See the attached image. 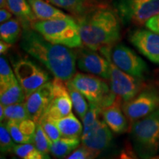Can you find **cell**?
<instances>
[{"instance_id":"24","label":"cell","mask_w":159,"mask_h":159,"mask_svg":"<svg viewBox=\"0 0 159 159\" xmlns=\"http://www.w3.org/2000/svg\"><path fill=\"white\" fill-rule=\"evenodd\" d=\"M49 3L64 9L77 16L83 15L89 11L87 0H47Z\"/></svg>"},{"instance_id":"31","label":"cell","mask_w":159,"mask_h":159,"mask_svg":"<svg viewBox=\"0 0 159 159\" xmlns=\"http://www.w3.org/2000/svg\"><path fill=\"white\" fill-rule=\"evenodd\" d=\"M89 109L84 118L82 119L83 124V130H87L94 124V122L102 116V108L98 105L89 102Z\"/></svg>"},{"instance_id":"29","label":"cell","mask_w":159,"mask_h":159,"mask_svg":"<svg viewBox=\"0 0 159 159\" xmlns=\"http://www.w3.org/2000/svg\"><path fill=\"white\" fill-rule=\"evenodd\" d=\"M15 147L14 140L12 138L6 123L1 122L0 125V149L2 153L12 152Z\"/></svg>"},{"instance_id":"17","label":"cell","mask_w":159,"mask_h":159,"mask_svg":"<svg viewBox=\"0 0 159 159\" xmlns=\"http://www.w3.org/2000/svg\"><path fill=\"white\" fill-rule=\"evenodd\" d=\"M6 125L15 142L18 144L33 142L37 123L31 119L21 121L7 120Z\"/></svg>"},{"instance_id":"38","label":"cell","mask_w":159,"mask_h":159,"mask_svg":"<svg viewBox=\"0 0 159 159\" xmlns=\"http://www.w3.org/2000/svg\"><path fill=\"white\" fill-rule=\"evenodd\" d=\"M0 7L1 8H7V0H0Z\"/></svg>"},{"instance_id":"14","label":"cell","mask_w":159,"mask_h":159,"mask_svg":"<svg viewBox=\"0 0 159 159\" xmlns=\"http://www.w3.org/2000/svg\"><path fill=\"white\" fill-rule=\"evenodd\" d=\"M82 144L97 153H100L110 145L113 136L111 129L101 116L81 135Z\"/></svg>"},{"instance_id":"3","label":"cell","mask_w":159,"mask_h":159,"mask_svg":"<svg viewBox=\"0 0 159 159\" xmlns=\"http://www.w3.org/2000/svg\"><path fill=\"white\" fill-rule=\"evenodd\" d=\"M130 138L135 152L142 158H152L159 152V108L133 123Z\"/></svg>"},{"instance_id":"30","label":"cell","mask_w":159,"mask_h":159,"mask_svg":"<svg viewBox=\"0 0 159 159\" xmlns=\"http://www.w3.org/2000/svg\"><path fill=\"white\" fill-rule=\"evenodd\" d=\"M39 123L41 125L43 130H44L45 134H47L51 142H55L61 137V132H60L58 128L52 119L47 118V117L42 116L40 119Z\"/></svg>"},{"instance_id":"33","label":"cell","mask_w":159,"mask_h":159,"mask_svg":"<svg viewBox=\"0 0 159 159\" xmlns=\"http://www.w3.org/2000/svg\"><path fill=\"white\" fill-rule=\"evenodd\" d=\"M99 153L94 152L90 148H87L82 144V146L77 148L73 151L69 156H67L68 159H91L98 156Z\"/></svg>"},{"instance_id":"25","label":"cell","mask_w":159,"mask_h":159,"mask_svg":"<svg viewBox=\"0 0 159 159\" xmlns=\"http://www.w3.org/2000/svg\"><path fill=\"white\" fill-rule=\"evenodd\" d=\"M66 84L70 94L73 108L82 120L88 111L89 105L87 103L85 97L83 96L82 93L75 88V86L70 82V80L66 81Z\"/></svg>"},{"instance_id":"12","label":"cell","mask_w":159,"mask_h":159,"mask_svg":"<svg viewBox=\"0 0 159 159\" xmlns=\"http://www.w3.org/2000/svg\"><path fill=\"white\" fill-rule=\"evenodd\" d=\"M76 53L77 64L80 70L109 80L110 65L106 57L88 47L77 49Z\"/></svg>"},{"instance_id":"34","label":"cell","mask_w":159,"mask_h":159,"mask_svg":"<svg viewBox=\"0 0 159 159\" xmlns=\"http://www.w3.org/2000/svg\"><path fill=\"white\" fill-rule=\"evenodd\" d=\"M145 25H146L147 28L156 32L159 34V13L156 16L151 18L150 20H148L145 24Z\"/></svg>"},{"instance_id":"16","label":"cell","mask_w":159,"mask_h":159,"mask_svg":"<svg viewBox=\"0 0 159 159\" xmlns=\"http://www.w3.org/2000/svg\"><path fill=\"white\" fill-rule=\"evenodd\" d=\"M122 99H117L112 104L102 108V116L104 121L113 132L123 134L128 129V118L121 109Z\"/></svg>"},{"instance_id":"9","label":"cell","mask_w":159,"mask_h":159,"mask_svg":"<svg viewBox=\"0 0 159 159\" xmlns=\"http://www.w3.org/2000/svg\"><path fill=\"white\" fill-rule=\"evenodd\" d=\"M118 10L124 19L144 25L159 13V0H121Z\"/></svg>"},{"instance_id":"37","label":"cell","mask_w":159,"mask_h":159,"mask_svg":"<svg viewBox=\"0 0 159 159\" xmlns=\"http://www.w3.org/2000/svg\"><path fill=\"white\" fill-rule=\"evenodd\" d=\"M5 120V106L2 104L0 105V121L2 122Z\"/></svg>"},{"instance_id":"23","label":"cell","mask_w":159,"mask_h":159,"mask_svg":"<svg viewBox=\"0 0 159 159\" xmlns=\"http://www.w3.org/2000/svg\"><path fill=\"white\" fill-rule=\"evenodd\" d=\"M18 19H12L5 22L2 23L0 26V38L5 42L11 43H16L21 35V25Z\"/></svg>"},{"instance_id":"1","label":"cell","mask_w":159,"mask_h":159,"mask_svg":"<svg viewBox=\"0 0 159 159\" xmlns=\"http://www.w3.org/2000/svg\"><path fill=\"white\" fill-rule=\"evenodd\" d=\"M20 46L24 51L44 65L55 77L66 82L76 74V51L49 42L34 29L24 28Z\"/></svg>"},{"instance_id":"20","label":"cell","mask_w":159,"mask_h":159,"mask_svg":"<svg viewBox=\"0 0 159 159\" xmlns=\"http://www.w3.org/2000/svg\"><path fill=\"white\" fill-rule=\"evenodd\" d=\"M25 93L17 78L12 82L0 86V102L4 106L25 102Z\"/></svg>"},{"instance_id":"4","label":"cell","mask_w":159,"mask_h":159,"mask_svg":"<svg viewBox=\"0 0 159 159\" xmlns=\"http://www.w3.org/2000/svg\"><path fill=\"white\" fill-rule=\"evenodd\" d=\"M33 29L39 33L47 41L69 48H80L83 44L77 21L69 16L44 21H36Z\"/></svg>"},{"instance_id":"27","label":"cell","mask_w":159,"mask_h":159,"mask_svg":"<svg viewBox=\"0 0 159 159\" xmlns=\"http://www.w3.org/2000/svg\"><path fill=\"white\" fill-rule=\"evenodd\" d=\"M29 119L25 102H19L5 106V119L21 121Z\"/></svg>"},{"instance_id":"5","label":"cell","mask_w":159,"mask_h":159,"mask_svg":"<svg viewBox=\"0 0 159 159\" xmlns=\"http://www.w3.org/2000/svg\"><path fill=\"white\" fill-rule=\"evenodd\" d=\"M70 82L82 93L89 102L98 105L101 108L111 105L118 97L107 83L96 75L76 73Z\"/></svg>"},{"instance_id":"11","label":"cell","mask_w":159,"mask_h":159,"mask_svg":"<svg viewBox=\"0 0 159 159\" xmlns=\"http://www.w3.org/2000/svg\"><path fill=\"white\" fill-rule=\"evenodd\" d=\"M52 83L53 97L50 105L42 116L54 120L62 118L71 113L73 105L65 81L55 77Z\"/></svg>"},{"instance_id":"8","label":"cell","mask_w":159,"mask_h":159,"mask_svg":"<svg viewBox=\"0 0 159 159\" xmlns=\"http://www.w3.org/2000/svg\"><path fill=\"white\" fill-rule=\"evenodd\" d=\"M159 108V93L154 89H146L128 102L122 110L129 121L134 122Z\"/></svg>"},{"instance_id":"26","label":"cell","mask_w":159,"mask_h":159,"mask_svg":"<svg viewBox=\"0 0 159 159\" xmlns=\"http://www.w3.org/2000/svg\"><path fill=\"white\" fill-rule=\"evenodd\" d=\"M13 152L19 158L23 159H43L49 158L48 154L38 150L33 143H25L15 145Z\"/></svg>"},{"instance_id":"22","label":"cell","mask_w":159,"mask_h":159,"mask_svg":"<svg viewBox=\"0 0 159 159\" xmlns=\"http://www.w3.org/2000/svg\"><path fill=\"white\" fill-rule=\"evenodd\" d=\"M80 142V138H69L61 136L55 142H51L49 152L57 158H63L69 156L78 148Z\"/></svg>"},{"instance_id":"10","label":"cell","mask_w":159,"mask_h":159,"mask_svg":"<svg viewBox=\"0 0 159 159\" xmlns=\"http://www.w3.org/2000/svg\"><path fill=\"white\" fill-rule=\"evenodd\" d=\"M112 62L128 74L142 79L148 71V65L142 57L128 47L118 43L111 49Z\"/></svg>"},{"instance_id":"32","label":"cell","mask_w":159,"mask_h":159,"mask_svg":"<svg viewBox=\"0 0 159 159\" xmlns=\"http://www.w3.org/2000/svg\"><path fill=\"white\" fill-rule=\"evenodd\" d=\"M16 79L14 71L12 70L3 56L0 57V86H2Z\"/></svg>"},{"instance_id":"19","label":"cell","mask_w":159,"mask_h":159,"mask_svg":"<svg viewBox=\"0 0 159 159\" xmlns=\"http://www.w3.org/2000/svg\"><path fill=\"white\" fill-rule=\"evenodd\" d=\"M34 12L37 19L40 21L52 20L58 19H66L69 16L61 10L53 7L44 0H27Z\"/></svg>"},{"instance_id":"28","label":"cell","mask_w":159,"mask_h":159,"mask_svg":"<svg viewBox=\"0 0 159 159\" xmlns=\"http://www.w3.org/2000/svg\"><path fill=\"white\" fill-rule=\"evenodd\" d=\"M33 144L35 145L38 150L43 153L49 155V152H49V147H50L51 142L49 141L47 134H45L41 125L39 122L37 123L36 125Z\"/></svg>"},{"instance_id":"7","label":"cell","mask_w":159,"mask_h":159,"mask_svg":"<svg viewBox=\"0 0 159 159\" xmlns=\"http://www.w3.org/2000/svg\"><path fill=\"white\" fill-rule=\"evenodd\" d=\"M13 66L16 77L26 97L49 82L48 73L30 60L21 58L13 63Z\"/></svg>"},{"instance_id":"35","label":"cell","mask_w":159,"mask_h":159,"mask_svg":"<svg viewBox=\"0 0 159 159\" xmlns=\"http://www.w3.org/2000/svg\"><path fill=\"white\" fill-rule=\"evenodd\" d=\"M12 14L11 11L7 8H1L0 10V22L4 23L8 21L12 18Z\"/></svg>"},{"instance_id":"6","label":"cell","mask_w":159,"mask_h":159,"mask_svg":"<svg viewBox=\"0 0 159 159\" xmlns=\"http://www.w3.org/2000/svg\"><path fill=\"white\" fill-rule=\"evenodd\" d=\"M112 49V48H111ZM111 48H105L100 53L108 60L110 65V86L111 89L124 102H128L139 94L142 87L139 78L128 74L116 66L111 61Z\"/></svg>"},{"instance_id":"15","label":"cell","mask_w":159,"mask_h":159,"mask_svg":"<svg viewBox=\"0 0 159 159\" xmlns=\"http://www.w3.org/2000/svg\"><path fill=\"white\" fill-rule=\"evenodd\" d=\"M52 97V83L49 81L26 97L25 102L29 118L39 122L50 105Z\"/></svg>"},{"instance_id":"36","label":"cell","mask_w":159,"mask_h":159,"mask_svg":"<svg viewBox=\"0 0 159 159\" xmlns=\"http://www.w3.org/2000/svg\"><path fill=\"white\" fill-rule=\"evenodd\" d=\"M11 45L12 44H11V43H7L1 40V41H0V53H1V55H5L8 52L9 49L11 48Z\"/></svg>"},{"instance_id":"21","label":"cell","mask_w":159,"mask_h":159,"mask_svg":"<svg viewBox=\"0 0 159 159\" xmlns=\"http://www.w3.org/2000/svg\"><path fill=\"white\" fill-rule=\"evenodd\" d=\"M58 128L61 136L80 138L83 134V126L74 114L70 113L62 118L52 120Z\"/></svg>"},{"instance_id":"2","label":"cell","mask_w":159,"mask_h":159,"mask_svg":"<svg viewBox=\"0 0 159 159\" xmlns=\"http://www.w3.org/2000/svg\"><path fill=\"white\" fill-rule=\"evenodd\" d=\"M76 21L83 44L93 50L111 49L120 39L119 16L108 7L89 10L77 16Z\"/></svg>"},{"instance_id":"18","label":"cell","mask_w":159,"mask_h":159,"mask_svg":"<svg viewBox=\"0 0 159 159\" xmlns=\"http://www.w3.org/2000/svg\"><path fill=\"white\" fill-rule=\"evenodd\" d=\"M7 8L16 16L23 29L32 27L37 21V18L27 0H7Z\"/></svg>"},{"instance_id":"39","label":"cell","mask_w":159,"mask_h":159,"mask_svg":"<svg viewBox=\"0 0 159 159\" xmlns=\"http://www.w3.org/2000/svg\"><path fill=\"white\" fill-rule=\"evenodd\" d=\"M152 159H159V155H156V156H154Z\"/></svg>"},{"instance_id":"13","label":"cell","mask_w":159,"mask_h":159,"mask_svg":"<svg viewBox=\"0 0 159 159\" xmlns=\"http://www.w3.org/2000/svg\"><path fill=\"white\" fill-rule=\"evenodd\" d=\"M129 40L151 62L159 64V34L150 30L137 29L129 35Z\"/></svg>"}]
</instances>
